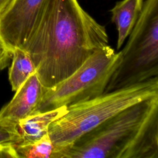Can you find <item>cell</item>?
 I'll return each mask as SVG.
<instances>
[{"mask_svg":"<svg viewBox=\"0 0 158 158\" xmlns=\"http://www.w3.org/2000/svg\"><path fill=\"white\" fill-rule=\"evenodd\" d=\"M107 44L105 27L77 0H46L22 49L31 56L40 81L48 89L69 77Z\"/></svg>","mask_w":158,"mask_h":158,"instance_id":"obj_1","label":"cell"},{"mask_svg":"<svg viewBox=\"0 0 158 158\" xmlns=\"http://www.w3.org/2000/svg\"><path fill=\"white\" fill-rule=\"evenodd\" d=\"M52 158H158V94L120 111Z\"/></svg>","mask_w":158,"mask_h":158,"instance_id":"obj_2","label":"cell"},{"mask_svg":"<svg viewBox=\"0 0 158 158\" xmlns=\"http://www.w3.org/2000/svg\"><path fill=\"white\" fill-rule=\"evenodd\" d=\"M157 94L158 77H156L67 107V113L49 127L48 135L54 148L52 156L120 111Z\"/></svg>","mask_w":158,"mask_h":158,"instance_id":"obj_3","label":"cell"},{"mask_svg":"<svg viewBox=\"0 0 158 158\" xmlns=\"http://www.w3.org/2000/svg\"><path fill=\"white\" fill-rule=\"evenodd\" d=\"M120 51L119 64L104 93L158 75V0L144 1L141 13Z\"/></svg>","mask_w":158,"mask_h":158,"instance_id":"obj_4","label":"cell"},{"mask_svg":"<svg viewBox=\"0 0 158 158\" xmlns=\"http://www.w3.org/2000/svg\"><path fill=\"white\" fill-rule=\"evenodd\" d=\"M120 59V51L116 52L109 44L98 49L69 77L44 88L33 113L68 107L102 94Z\"/></svg>","mask_w":158,"mask_h":158,"instance_id":"obj_5","label":"cell"},{"mask_svg":"<svg viewBox=\"0 0 158 158\" xmlns=\"http://www.w3.org/2000/svg\"><path fill=\"white\" fill-rule=\"evenodd\" d=\"M46 0H12L0 14V42L10 52L22 48Z\"/></svg>","mask_w":158,"mask_h":158,"instance_id":"obj_6","label":"cell"},{"mask_svg":"<svg viewBox=\"0 0 158 158\" xmlns=\"http://www.w3.org/2000/svg\"><path fill=\"white\" fill-rule=\"evenodd\" d=\"M44 90L36 72H34L15 91L11 101L1 109L0 122L17 127L20 120L33 112Z\"/></svg>","mask_w":158,"mask_h":158,"instance_id":"obj_7","label":"cell"},{"mask_svg":"<svg viewBox=\"0 0 158 158\" xmlns=\"http://www.w3.org/2000/svg\"><path fill=\"white\" fill-rule=\"evenodd\" d=\"M67 112V107L62 106L51 110L33 113L20 120L17 125L21 138L19 144H29L40 139L48 133L50 125Z\"/></svg>","mask_w":158,"mask_h":158,"instance_id":"obj_8","label":"cell"},{"mask_svg":"<svg viewBox=\"0 0 158 158\" xmlns=\"http://www.w3.org/2000/svg\"><path fill=\"white\" fill-rule=\"evenodd\" d=\"M144 0H122L110 9L111 20L118 32L117 49H119L130 35L142 10Z\"/></svg>","mask_w":158,"mask_h":158,"instance_id":"obj_9","label":"cell"},{"mask_svg":"<svg viewBox=\"0 0 158 158\" xmlns=\"http://www.w3.org/2000/svg\"><path fill=\"white\" fill-rule=\"evenodd\" d=\"M12 64L9 72V80L12 91H15L22 83L36 72L35 64L28 52L20 48L12 51Z\"/></svg>","mask_w":158,"mask_h":158,"instance_id":"obj_10","label":"cell"},{"mask_svg":"<svg viewBox=\"0 0 158 158\" xmlns=\"http://www.w3.org/2000/svg\"><path fill=\"white\" fill-rule=\"evenodd\" d=\"M53 149L48 133L33 143L15 146L18 158H51Z\"/></svg>","mask_w":158,"mask_h":158,"instance_id":"obj_11","label":"cell"},{"mask_svg":"<svg viewBox=\"0 0 158 158\" xmlns=\"http://www.w3.org/2000/svg\"><path fill=\"white\" fill-rule=\"evenodd\" d=\"M21 138L16 126L9 125L0 122V146L20 144Z\"/></svg>","mask_w":158,"mask_h":158,"instance_id":"obj_12","label":"cell"},{"mask_svg":"<svg viewBox=\"0 0 158 158\" xmlns=\"http://www.w3.org/2000/svg\"><path fill=\"white\" fill-rule=\"evenodd\" d=\"M12 53L7 50L0 42V70L5 69L12 59Z\"/></svg>","mask_w":158,"mask_h":158,"instance_id":"obj_13","label":"cell"},{"mask_svg":"<svg viewBox=\"0 0 158 158\" xmlns=\"http://www.w3.org/2000/svg\"><path fill=\"white\" fill-rule=\"evenodd\" d=\"M12 0H0V14Z\"/></svg>","mask_w":158,"mask_h":158,"instance_id":"obj_14","label":"cell"}]
</instances>
